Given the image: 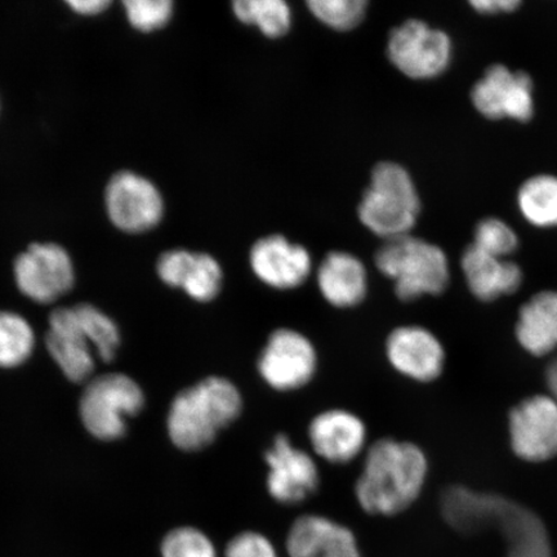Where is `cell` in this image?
<instances>
[{
    "mask_svg": "<svg viewBox=\"0 0 557 557\" xmlns=\"http://www.w3.org/2000/svg\"><path fill=\"white\" fill-rule=\"evenodd\" d=\"M222 284H224V271L219 261L207 253H194L181 288L195 301L207 304L219 297Z\"/></svg>",
    "mask_w": 557,
    "mask_h": 557,
    "instance_id": "25",
    "label": "cell"
},
{
    "mask_svg": "<svg viewBox=\"0 0 557 557\" xmlns=\"http://www.w3.org/2000/svg\"><path fill=\"white\" fill-rule=\"evenodd\" d=\"M451 51L449 35L421 20H408L395 27L387 44L392 64L416 81L434 79L442 75L450 64Z\"/></svg>",
    "mask_w": 557,
    "mask_h": 557,
    "instance_id": "10",
    "label": "cell"
},
{
    "mask_svg": "<svg viewBox=\"0 0 557 557\" xmlns=\"http://www.w3.org/2000/svg\"><path fill=\"white\" fill-rule=\"evenodd\" d=\"M15 278L21 294L39 304H51L74 285V267L65 248L37 243L15 261Z\"/></svg>",
    "mask_w": 557,
    "mask_h": 557,
    "instance_id": "12",
    "label": "cell"
},
{
    "mask_svg": "<svg viewBox=\"0 0 557 557\" xmlns=\"http://www.w3.org/2000/svg\"><path fill=\"white\" fill-rule=\"evenodd\" d=\"M383 358L400 379L416 385H431L442 377L447 350L434 331L418 323L393 326L383 339Z\"/></svg>",
    "mask_w": 557,
    "mask_h": 557,
    "instance_id": "8",
    "label": "cell"
},
{
    "mask_svg": "<svg viewBox=\"0 0 557 557\" xmlns=\"http://www.w3.org/2000/svg\"><path fill=\"white\" fill-rule=\"evenodd\" d=\"M144 404L145 396L136 381L125 374L110 373L88 383L79 412L90 435L111 442L125 434V420L141 412Z\"/></svg>",
    "mask_w": 557,
    "mask_h": 557,
    "instance_id": "7",
    "label": "cell"
},
{
    "mask_svg": "<svg viewBox=\"0 0 557 557\" xmlns=\"http://www.w3.org/2000/svg\"><path fill=\"white\" fill-rule=\"evenodd\" d=\"M74 311L82 331L85 332L90 345L95 346L99 358L110 363L121 345V334L116 324L92 305H76Z\"/></svg>",
    "mask_w": 557,
    "mask_h": 557,
    "instance_id": "24",
    "label": "cell"
},
{
    "mask_svg": "<svg viewBox=\"0 0 557 557\" xmlns=\"http://www.w3.org/2000/svg\"><path fill=\"white\" fill-rule=\"evenodd\" d=\"M104 205L111 222L131 234L154 228L164 214V201L158 187L128 171L111 177L104 191Z\"/></svg>",
    "mask_w": 557,
    "mask_h": 557,
    "instance_id": "11",
    "label": "cell"
},
{
    "mask_svg": "<svg viewBox=\"0 0 557 557\" xmlns=\"http://www.w3.org/2000/svg\"><path fill=\"white\" fill-rule=\"evenodd\" d=\"M70 9L83 16H96L107 11L111 2L109 0H69Z\"/></svg>",
    "mask_w": 557,
    "mask_h": 557,
    "instance_id": "34",
    "label": "cell"
},
{
    "mask_svg": "<svg viewBox=\"0 0 557 557\" xmlns=\"http://www.w3.org/2000/svg\"><path fill=\"white\" fill-rule=\"evenodd\" d=\"M35 345L32 325L15 312L0 311V367L15 368L30 358Z\"/></svg>",
    "mask_w": 557,
    "mask_h": 557,
    "instance_id": "23",
    "label": "cell"
},
{
    "mask_svg": "<svg viewBox=\"0 0 557 557\" xmlns=\"http://www.w3.org/2000/svg\"><path fill=\"white\" fill-rule=\"evenodd\" d=\"M522 215L539 227L557 226V177L540 174L522 184L518 195Z\"/></svg>",
    "mask_w": 557,
    "mask_h": 557,
    "instance_id": "20",
    "label": "cell"
},
{
    "mask_svg": "<svg viewBox=\"0 0 557 557\" xmlns=\"http://www.w3.org/2000/svg\"><path fill=\"white\" fill-rule=\"evenodd\" d=\"M421 212V200L409 172L403 165L382 162L374 166L371 185L359 205V219L381 238L409 235Z\"/></svg>",
    "mask_w": 557,
    "mask_h": 557,
    "instance_id": "4",
    "label": "cell"
},
{
    "mask_svg": "<svg viewBox=\"0 0 557 557\" xmlns=\"http://www.w3.org/2000/svg\"><path fill=\"white\" fill-rule=\"evenodd\" d=\"M244 407L246 400L236 383L221 375H209L172 401L166 420L171 441L181 450H203L222 431L238 422Z\"/></svg>",
    "mask_w": 557,
    "mask_h": 557,
    "instance_id": "2",
    "label": "cell"
},
{
    "mask_svg": "<svg viewBox=\"0 0 557 557\" xmlns=\"http://www.w3.org/2000/svg\"><path fill=\"white\" fill-rule=\"evenodd\" d=\"M225 557H278L277 549L267 534L244 531L230 540Z\"/></svg>",
    "mask_w": 557,
    "mask_h": 557,
    "instance_id": "30",
    "label": "cell"
},
{
    "mask_svg": "<svg viewBox=\"0 0 557 557\" xmlns=\"http://www.w3.org/2000/svg\"><path fill=\"white\" fill-rule=\"evenodd\" d=\"M515 82V73L504 65H493L472 88L473 107L490 120L506 117L508 99Z\"/></svg>",
    "mask_w": 557,
    "mask_h": 557,
    "instance_id": "22",
    "label": "cell"
},
{
    "mask_svg": "<svg viewBox=\"0 0 557 557\" xmlns=\"http://www.w3.org/2000/svg\"><path fill=\"white\" fill-rule=\"evenodd\" d=\"M46 346L70 381L82 383L92 375V350L85 332L81 329L74 308L55 309L51 313Z\"/></svg>",
    "mask_w": 557,
    "mask_h": 557,
    "instance_id": "17",
    "label": "cell"
},
{
    "mask_svg": "<svg viewBox=\"0 0 557 557\" xmlns=\"http://www.w3.org/2000/svg\"><path fill=\"white\" fill-rule=\"evenodd\" d=\"M163 557H218L214 545L197 528L183 527L165 535Z\"/></svg>",
    "mask_w": 557,
    "mask_h": 557,
    "instance_id": "27",
    "label": "cell"
},
{
    "mask_svg": "<svg viewBox=\"0 0 557 557\" xmlns=\"http://www.w3.org/2000/svg\"><path fill=\"white\" fill-rule=\"evenodd\" d=\"M546 379L549 392H552V398L557 403V358L548 366Z\"/></svg>",
    "mask_w": 557,
    "mask_h": 557,
    "instance_id": "35",
    "label": "cell"
},
{
    "mask_svg": "<svg viewBox=\"0 0 557 557\" xmlns=\"http://www.w3.org/2000/svg\"><path fill=\"white\" fill-rule=\"evenodd\" d=\"M519 343L542 357L557 347V294L542 292L522 306L517 326Z\"/></svg>",
    "mask_w": 557,
    "mask_h": 557,
    "instance_id": "19",
    "label": "cell"
},
{
    "mask_svg": "<svg viewBox=\"0 0 557 557\" xmlns=\"http://www.w3.org/2000/svg\"><path fill=\"white\" fill-rule=\"evenodd\" d=\"M308 7L320 23L334 30L347 32L363 21L368 2L366 0H310Z\"/></svg>",
    "mask_w": 557,
    "mask_h": 557,
    "instance_id": "26",
    "label": "cell"
},
{
    "mask_svg": "<svg viewBox=\"0 0 557 557\" xmlns=\"http://www.w3.org/2000/svg\"><path fill=\"white\" fill-rule=\"evenodd\" d=\"M470 4L480 13L493 15V13L518 10L521 2L520 0H472Z\"/></svg>",
    "mask_w": 557,
    "mask_h": 557,
    "instance_id": "33",
    "label": "cell"
},
{
    "mask_svg": "<svg viewBox=\"0 0 557 557\" xmlns=\"http://www.w3.org/2000/svg\"><path fill=\"white\" fill-rule=\"evenodd\" d=\"M194 259V253L184 249L170 250L160 257L157 271L162 281L173 288L183 287L184 278Z\"/></svg>",
    "mask_w": 557,
    "mask_h": 557,
    "instance_id": "32",
    "label": "cell"
},
{
    "mask_svg": "<svg viewBox=\"0 0 557 557\" xmlns=\"http://www.w3.org/2000/svg\"><path fill=\"white\" fill-rule=\"evenodd\" d=\"M249 267L257 281L277 292L301 288L313 269L309 250L283 235L257 240L249 252Z\"/></svg>",
    "mask_w": 557,
    "mask_h": 557,
    "instance_id": "13",
    "label": "cell"
},
{
    "mask_svg": "<svg viewBox=\"0 0 557 557\" xmlns=\"http://www.w3.org/2000/svg\"><path fill=\"white\" fill-rule=\"evenodd\" d=\"M534 114L533 82L524 72L515 73L510 99L507 102L506 117L528 122Z\"/></svg>",
    "mask_w": 557,
    "mask_h": 557,
    "instance_id": "31",
    "label": "cell"
},
{
    "mask_svg": "<svg viewBox=\"0 0 557 557\" xmlns=\"http://www.w3.org/2000/svg\"><path fill=\"white\" fill-rule=\"evenodd\" d=\"M461 269L471 294L483 302L513 294L522 282L517 263L498 259L473 244L463 252Z\"/></svg>",
    "mask_w": 557,
    "mask_h": 557,
    "instance_id": "18",
    "label": "cell"
},
{
    "mask_svg": "<svg viewBox=\"0 0 557 557\" xmlns=\"http://www.w3.org/2000/svg\"><path fill=\"white\" fill-rule=\"evenodd\" d=\"M473 246L484 250L498 259L513 252L518 247V236L504 221L486 219L475 228Z\"/></svg>",
    "mask_w": 557,
    "mask_h": 557,
    "instance_id": "29",
    "label": "cell"
},
{
    "mask_svg": "<svg viewBox=\"0 0 557 557\" xmlns=\"http://www.w3.org/2000/svg\"><path fill=\"white\" fill-rule=\"evenodd\" d=\"M320 297L332 309L360 308L369 294V275L363 261L343 250H334L320 262L315 274Z\"/></svg>",
    "mask_w": 557,
    "mask_h": 557,
    "instance_id": "16",
    "label": "cell"
},
{
    "mask_svg": "<svg viewBox=\"0 0 557 557\" xmlns=\"http://www.w3.org/2000/svg\"><path fill=\"white\" fill-rule=\"evenodd\" d=\"M512 449L531 462H542L557 455V403L552 396H533L510 413Z\"/></svg>",
    "mask_w": 557,
    "mask_h": 557,
    "instance_id": "14",
    "label": "cell"
},
{
    "mask_svg": "<svg viewBox=\"0 0 557 557\" xmlns=\"http://www.w3.org/2000/svg\"><path fill=\"white\" fill-rule=\"evenodd\" d=\"M233 12L240 23L259 27L271 39L283 37L290 29L292 11L284 0H236Z\"/></svg>",
    "mask_w": 557,
    "mask_h": 557,
    "instance_id": "21",
    "label": "cell"
},
{
    "mask_svg": "<svg viewBox=\"0 0 557 557\" xmlns=\"http://www.w3.org/2000/svg\"><path fill=\"white\" fill-rule=\"evenodd\" d=\"M124 9L129 24L144 33L162 29L173 15L171 0H127Z\"/></svg>",
    "mask_w": 557,
    "mask_h": 557,
    "instance_id": "28",
    "label": "cell"
},
{
    "mask_svg": "<svg viewBox=\"0 0 557 557\" xmlns=\"http://www.w3.org/2000/svg\"><path fill=\"white\" fill-rule=\"evenodd\" d=\"M375 269L393 283L401 302H416L447 290L450 268L441 247L412 235L386 240L374 256Z\"/></svg>",
    "mask_w": 557,
    "mask_h": 557,
    "instance_id": "3",
    "label": "cell"
},
{
    "mask_svg": "<svg viewBox=\"0 0 557 557\" xmlns=\"http://www.w3.org/2000/svg\"><path fill=\"white\" fill-rule=\"evenodd\" d=\"M264 490L275 504L295 507L308 503L322 487L319 459L287 433H276L262 453Z\"/></svg>",
    "mask_w": 557,
    "mask_h": 557,
    "instance_id": "6",
    "label": "cell"
},
{
    "mask_svg": "<svg viewBox=\"0 0 557 557\" xmlns=\"http://www.w3.org/2000/svg\"><path fill=\"white\" fill-rule=\"evenodd\" d=\"M319 348L313 339L295 326L271 331L255 361L256 373L270 392L283 395L302 392L320 372Z\"/></svg>",
    "mask_w": 557,
    "mask_h": 557,
    "instance_id": "5",
    "label": "cell"
},
{
    "mask_svg": "<svg viewBox=\"0 0 557 557\" xmlns=\"http://www.w3.org/2000/svg\"><path fill=\"white\" fill-rule=\"evenodd\" d=\"M308 448L320 463L348 466L361 461L371 445L368 423L350 408L319 410L306 424Z\"/></svg>",
    "mask_w": 557,
    "mask_h": 557,
    "instance_id": "9",
    "label": "cell"
},
{
    "mask_svg": "<svg viewBox=\"0 0 557 557\" xmlns=\"http://www.w3.org/2000/svg\"><path fill=\"white\" fill-rule=\"evenodd\" d=\"M430 459L420 444L395 436L374 438L360 461L354 498L369 517L395 518L422 497Z\"/></svg>",
    "mask_w": 557,
    "mask_h": 557,
    "instance_id": "1",
    "label": "cell"
},
{
    "mask_svg": "<svg viewBox=\"0 0 557 557\" xmlns=\"http://www.w3.org/2000/svg\"><path fill=\"white\" fill-rule=\"evenodd\" d=\"M285 552L289 557H363L352 529L323 513H302L292 522Z\"/></svg>",
    "mask_w": 557,
    "mask_h": 557,
    "instance_id": "15",
    "label": "cell"
}]
</instances>
